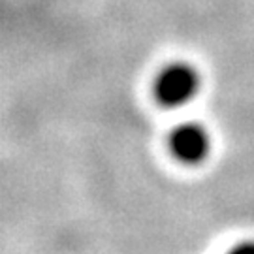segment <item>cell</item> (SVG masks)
Masks as SVG:
<instances>
[{
    "label": "cell",
    "mask_w": 254,
    "mask_h": 254,
    "mask_svg": "<svg viewBox=\"0 0 254 254\" xmlns=\"http://www.w3.org/2000/svg\"><path fill=\"white\" fill-rule=\"evenodd\" d=\"M201 91V73L187 61H173L160 68L153 83L154 98L164 108H183Z\"/></svg>",
    "instance_id": "obj_1"
},
{
    "label": "cell",
    "mask_w": 254,
    "mask_h": 254,
    "mask_svg": "<svg viewBox=\"0 0 254 254\" xmlns=\"http://www.w3.org/2000/svg\"><path fill=\"white\" fill-rule=\"evenodd\" d=\"M213 149V139L209 130L200 123H181L170 134V151L187 166H200L205 162Z\"/></svg>",
    "instance_id": "obj_2"
}]
</instances>
